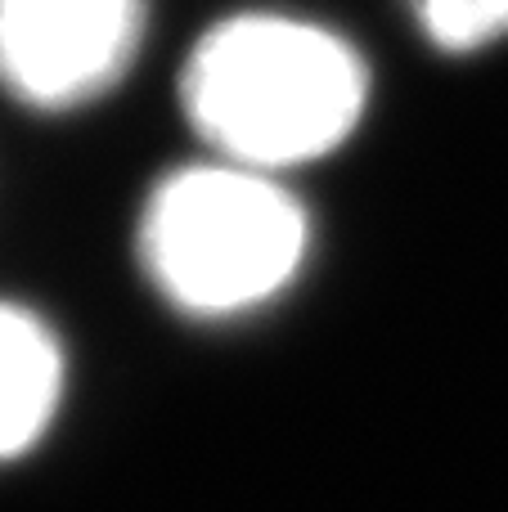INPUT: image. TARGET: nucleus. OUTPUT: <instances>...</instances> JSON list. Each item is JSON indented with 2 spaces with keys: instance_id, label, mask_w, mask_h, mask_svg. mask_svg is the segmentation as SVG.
<instances>
[{
  "instance_id": "obj_2",
  "label": "nucleus",
  "mask_w": 508,
  "mask_h": 512,
  "mask_svg": "<svg viewBox=\"0 0 508 512\" xmlns=\"http://www.w3.org/2000/svg\"><path fill=\"white\" fill-rule=\"evenodd\" d=\"M311 261V212L284 176L203 158L144 194L135 265L167 310L230 324L275 306Z\"/></svg>"
},
{
  "instance_id": "obj_5",
  "label": "nucleus",
  "mask_w": 508,
  "mask_h": 512,
  "mask_svg": "<svg viewBox=\"0 0 508 512\" xmlns=\"http://www.w3.org/2000/svg\"><path fill=\"white\" fill-rule=\"evenodd\" d=\"M401 9L446 59H473L508 41V0H401Z\"/></svg>"
},
{
  "instance_id": "obj_4",
  "label": "nucleus",
  "mask_w": 508,
  "mask_h": 512,
  "mask_svg": "<svg viewBox=\"0 0 508 512\" xmlns=\"http://www.w3.org/2000/svg\"><path fill=\"white\" fill-rule=\"evenodd\" d=\"M68 391L63 342L32 306L0 297V463L45 441Z\"/></svg>"
},
{
  "instance_id": "obj_3",
  "label": "nucleus",
  "mask_w": 508,
  "mask_h": 512,
  "mask_svg": "<svg viewBox=\"0 0 508 512\" xmlns=\"http://www.w3.org/2000/svg\"><path fill=\"white\" fill-rule=\"evenodd\" d=\"M149 0H0V90L36 113L104 99L144 45Z\"/></svg>"
},
{
  "instance_id": "obj_1",
  "label": "nucleus",
  "mask_w": 508,
  "mask_h": 512,
  "mask_svg": "<svg viewBox=\"0 0 508 512\" xmlns=\"http://www.w3.org/2000/svg\"><path fill=\"white\" fill-rule=\"evenodd\" d=\"M176 95L207 158L288 176L347 149L369 117L374 72L338 27L239 9L194 36Z\"/></svg>"
}]
</instances>
